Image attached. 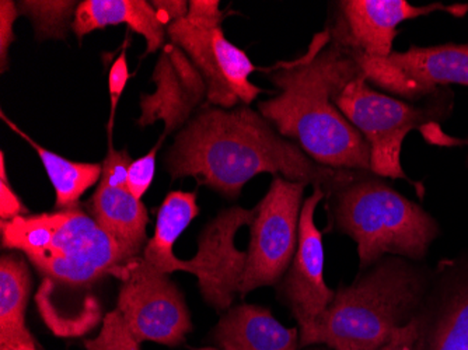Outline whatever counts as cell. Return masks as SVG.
I'll use <instances>...</instances> for the list:
<instances>
[{
    "label": "cell",
    "instance_id": "obj_2",
    "mask_svg": "<svg viewBox=\"0 0 468 350\" xmlns=\"http://www.w3.org/2000/svg\"><path fill=\"white\" fill-rule=\"evenodd\" d=\"M278 96L259 102L273 128L324 167L370 171V149L344 117L335 97L362 75L359 59L331 39L328 28L313 37L306 52L270 70Z\"/></svg>",
    "mask_w": 468,
    "mask_h": 350
},
{
    "label": "cell",
    "instance_id": "obj_4",
    "mask_svg": "<svg viewBox=\"0 0 468 350\" xmlns=\"http://www.w3.org/2000/svg\"><path fill=\"white\" fill-rule=\"evenodd\" d=\"M2 246L25 254L44 276V288L88 291L107 276L121 279L133 260L93 216L57 210L2 222Z\"/></svg>",
    "mask_w": 468,
    "mask_h": 350
},
{
    "label": "cell",
    "instance_id": "obj_25",
    "mask_svg": "<svg viewBox=\"0 0 468 350\" xmlns=\"http://www.w3.org/2000/svg\"><path fill=\"white\" fill-rule=\"evenodd\" d=\"M20 16L17 5L13 0H2L0 2V65L2 72H6L9 67V49L15 41L13 26Z\"/></svg>",
    "mask_w": 468,
    "mask_h": 350
},
{
    "label": "cell",
    "instance_id": "obj_17",
    "mask_svg": "<svg viewBox=\"0 0 468 350\" xmlns=\"http://www.w3.org/2000/svg\"><path fill=\"white\" fill-rule=\"evenodd\" d=\"M219 350H301L299 328H288L262 305H231L212 331Z\"/></svg>",
    "mask_w": 468,
    "mask_h": 350
},
{
    "label": "cell",
    "instance_id": "obj_10",
    "mask_svg": "<svg viewBox=\"0 0 468 350\" xmlns=\"http://www.w3.org/2000/svg\"><path fill=\"white\" fill-rule=\"evenodd\" d=\"M357 59L370 86L412 104L435 96L441 86H468V44L412 46L409 51H393L388 57Z\"/></svg>",
    "mask_w": 468,
    "mask_h": 350
},
{
    "label": "cell",
    "instance_id": "obj_20",
    "mask_svg": "<svg viewBox=\"0 0 468 350\" xmlns=\"http://www.w3.org/2000/svg\"><path fill=\"white\" fill-rule=\"evenodd\" d=\"M198 215L196 192H170L157 212L154 237L144 249V260L167 275L181 272L183 260L173 254V249L178 237Z\"/></svg>",
    "mask_w": 468,
    "mask_h": 350
},
{
    "label": "cell",
    "instance_id": "obj_22",
    "mask_svg": "<svg viewBox=\"0 0 468 350\" xmlns=\"http://www.w3.org/2000/svg\"><path fill=\"white\" fill-rule=\"evenodd\" d=\"M17 6L20 15L30 18L37 38L44 41V39L67 38L68 28H72L79 4L73 0H62V2L25 0V2H18Z\"/></svg>",
    "mask_w": 468,
    "mask_h": 350
},
{
    "label": "cell",
    "instance_id": "obj_11",
    "mask_svg": "<svg viewBox=\"0 0 468 350\" xmlns=\"http://www.w3.org/2000/svg\"><path fill=\"white\" fill-rule=\"evenodd\" d=\"M255 207H231L220 210L198 237V251L191 260H183L181 272L198 279L202 299L218 313H225L240 294L247 264V251L236 247V234L251 225Z\"/></svg>",
    "mask_w": 468,
    "mask_h": 350
},
{
    "label": "cell",
    "instance_id": "obj_5",
    "mask_svg": "<svg viewBox=\"0 0 468 350\" xmlns=\"http://www.w3.org/2000/svg\"><path fill=\"white\" fill-rule=\"evenodd\" d=\"M325 201V231L356 244L359 270L388 255L420 262L441 231L427 210L372 171H355Z\"/></svg>",
    "mask_w": 468,
    "mask_h": 350
},
{
    "label": "cell",
    "instance_id": "obj_31",
    "mask_svg": "<svg viewBox=\"0 0 468 350\" xmlns=\"http://www.w3.org/2000/svg\"><path fill=\"white\" fill-rule=\"evenodd\" d=\"M422 135L427 138L428 142L435 144H448V146H452V144H468L467 141H457V139L451 138V136L444 135L441 133V129H439L438 123H432V125L427 126V128L422 129Z\"/></svg>",
    "mask_w": 468,
    "mask_h": 350
},
{
    "label": "cell",
    "instance_id": "obj_8",
    "mask_svg": "<svg viewBox=\"0 0 468 350\" xmlns=\"http://www.w3.org/2000/svg\"><path fill=\"white\" fill-rule=\"evenodd\" d=\"M117 310L133 338L177 346L193 331L188 307L167 273L136 257L121 276Z\"/></svg>",
    "mask_w": 468,
    "mask_h": 350
},
{
    "label": "cell",
    "instance_id": "obj_12",
    "mask_svg": "<svg viewBox=\"0 0 468 350\" xmlns=\"http://www.w3.org/2000/svg\"><path fill=\"white\" fill-rule=\"evenodd\" d=\"M439 10L463 17L468 5L412 6L407 0H341L327 28L331 39L355 57L383 58L393 52L401 23Z\"/></svg>",
    "mask_w": 468,
    "mask_h": 350
},
{
    "label": "cell",
    "instance_id": "obj_14",
    "mask_svg": "<svg viewBox=\"0 0 468 350\" xmlns=\"http://www.w3.org/2000/svg\"><path fill=\"white\" fill-rule=\"evenodd\" d=\"M152 80L156 89L141 96L138 126L147 128L162 121L165 138L191 121L193 112L207 99V84L186 52L173 42L163 47Z\"/></svg>",
    "mask_w": 468,
    "mask_h": 350
},
{
    "label": "cell",
    "instance_id": "obj_13",
    "mask_svg": "<svg viewBox=\"0 0 468 350\" xmlns=\"http://www.w3.org/2000/svg\"><path fill=\"white\" fill-rule=\"evenodd\" d=\"M324 199V191L320 186H313V194L304 199L296 254L291 267L276 284L278 299L297 321V328L320 317L335 296V291L328 288L325 281L324 241L314 217L318 204Z\"/></svg>",
    "mask_w": 468,
    "mask_h": 350
},
{
    "label": "cell",
    "instance_id": "obj_30",
    "mask_svg": "<svg viewBox=\"0 0 468 350\" xmlns=\"http://www.w3.org/2000/svg\"><path fill=\"white\" fill-rule=\"evenodd\" d=\"M412 341H414V325L410 321L406 326H402L391 336L388 344L383 345L378 350H412Z\"/></svg>",
    "mask_w": 468,
    "mask_h": 350
},
{
    "label": "cell",
    "instance_id": "obj_18",
    "mask_svg": "<svg viewBox=\"0 0 468 350\" xmlns=\"http://www.w3.org/2000/svg\"><path fill=\"white\" fill-rule=\"evenodd\" d=\"M128 26L146 39V54L165 47L167 28L160 23L151 2L146 0H84L79 4L72 31L79 39L112 26Z\"/></svg>",
    "mask_w": 468,
    "mask_h": 350
},
{
    "label": "cell",
    "instance_id": "obj_33",
    "mask_svg": "<svg viewBox=\"0 0 468 350\" xmlns=\"http://www.w3.org/2000/svg\"><path fill=\"white\" fill-rule=\"evenodd\" d=\"M302 350H331V349H328L327 346H322V345H317V346L304 347V349H302Z\"/></svg>",
    "mask_w": 468,
    "mask_h": 350
},
{
    "label": "cell",
    "instance_id": "obj_7",
    "mask_svg": "<svg viewBox=\"0 0 468 350\" xmlns=\"http://www.w3.org/2000/svg\"><path fill=\"white\" fill-rule=\"evenodd\" d=\"M306 186L275 175L264 198L255 205L241 296L265 286H276L291 267L299 243Z\"/></svg>",
    "mask_w": 468,
    "mask_h": 350
},
{
    "label": "cell",
    "instance_id": "obj_6",
    "mask_svg": "<svg viewBox=\"0 0 468 350\" xmlns=\"http://www.w3.org/2000/svg\"><path fill=\"white\" fill-rule=\"evenodd\" d=\"M334 101L369 144L370 171L386 180L409 181L422 191L402 168V143L411 131L435 123L438 110L375 90L364 76L349 83Z\"/></svg>",
    "mask_w": 468,
    "mask_h": 350
},
{
    "label": "cell",
    "instance_id": "obj_34",
    "mask_svg": "<svg viewBox=\"0 0 468 350\" xmlns=\"http://www.w3.org/2000/svg\"><path fill=\"white\" fill-rule=\"evenodd\" d=\"M84 346H86V349L88 350H100L99 347L94 346V345L91 344L90 341L84 342Z\"/></svg>",
    "mask_w": 468,
    "mask_h": 350
},
{
    "label": "cell",
    "instance_id": "obj_9",
    "mask_svg": "<svg viewBox=\"0 0 468 350\" xmlns=\"http://www.w3.org/2000/svg\"><path fill=\"white\" fill-rule=\"evenodd\" d=\"M167 36L204 78L207 104L233 110L239 104H251L265 93L250 80L257 70L254 63L243 49L226 38L222 26H196L183 18L168 26Z\"/></svg>",
    "mask_w": 468,
    "mask_h": 350
},
{
    "label": "cell",
    "instance_id": "obj_28",
    "mask_svg": "<svg viewBox=\"0 0 468 350\" xmlns=\"http://www.w3.org/2000/svg\"><path fill=\"white\" fill-rule=\"evenodd\" d=\"M186 20L196 26H222L225 13L218 0H191Z\"/></svg>",
    "mask_w": 468,
    "mask_h": 350
},
{
    "label": "cell",
    "instance_id": "obj_15",
    "mask_svg": "<svg viewBox=\"0 0 468 350\" xmlns=\"http://www.w3.org/2000/svg\"><path fill=\"white\" fill-rule=\"evenodd\" d=\"M411 321L412 350H468V265H441Z\"/></svg>",
    "mask_w": 468,
    "mask_h": 350
},
{
    "label": "cell",
    "instance_id": "obj_21",
    "mask_svg": "<svg viewBox=\"0 0 468 350\" xmlns=\"http://www.w3.org/2000/svg\"><path fill=\"white\" fill-rule=\"evenodd\" d=\"M2 120L36 150L42 165L46 168L47 175L54 186L55 195H57L55 207L58 210L78 207L84 192L101 180L102 163L100 164V163L72 162V160L65 159L57 153L39 146L27 133H23L12 121L7 120L4 112H2Z\"/></svg>",
    "mask_w": 468,
    "mask_h": 350
},
{
    "label": "cell",
    "instance_id": "obj_1",
    "mask_svg": "<svg viewBox=\"0 0 468 350\" xmlns=\"http://www.w3.org/2000/svg\"><path fill=\"white\" fill-rule=\"evenodd\" d=\"M165 167L173 180L194 177L231 201L260 174L320 186L327 195L355 173L313 162L250 105H202L168 149Z\"/></svg>",
    "mask_w": 468,
    "mask_h": 350
},
{
    "label": "cell",
    "instance_id": "obj_3",
    "mask_svg": "<svg viewBox=\"0 0 468 350\" xmlns=\"http://www.w3.org/2000/svg\"><path fill=\"white\" fill-rule=\"evenodd\" d=\"M430 273L401 257H385L335 291L320 317L299 328V345L331 350H378L417 314Z\"/></svg>",
    "mask_w": 468,
    "mask_h": 350
},
{
    "label": "cell",
    "instance_id": "obj_29",
    "mask_svg": "<svg viewBox=\"0 0 468 350\" xmlns=\"http://www.w3.org/2000/svg\"><path fill=\"white\" fill-rule=\"evenodd\" d=\"M151 4L160 23L165 28L176 21L183 20L188 15V2L184 0H154Z\"/></svg>",
    "mask_w": 468,
    "mask_h": 350
},
{
    "label": "cell",
    "instance_id": "obj_27",
    "mask_svg": "<svg viewBox=\"0 0 468 350\" xmlns=\"http://www.w3.org/2000/svg\"><path fill=\"white\" fill-rule=\"evenodd\" d=\"M130 79V68H128V60H126L125 48H123L120 57L112 63L109 75L110 101H112V114H110L109 123L110 139H112V126H114L115 110H117L118 102H120L121 96H122L126 83Z\"/></svg>",
    "mask_w": 468,
    "mask_h": 350
},
{
    "label": "cell",
    "instance_id": "obj_23",
    "mask_svg": "<svg viewBox=\"0 0 468 350\" xmlns=\"http://www.w3.org/2000/svg\"><path fill=\"white\" fill-rule=\"evenodd\" d=\"M90 342L100 350H139V342L128 330L118 310L105 315L99 336Z\"/></svg>",
    "mask_w": 468,
    "mask_h": 350
},
{
    "label": "cell",
    "instance_id": "obj_26",
    "mask_svg": "<svg viewBox=\"0 0 468 350\" xmlns=\"http://www.w3.org/2000/svg\"><path fill=\"white\" fill-rule=\"evenodd\" d=\"M26 213H27V207L23 205L10 186L6 173V162H5V152H2L0 153V217H2V222H7L18 216H25Z\"/></svg>",
    "mask_w": 468,
    "mask_h": 350
},
{
    "label": "cell",
    "instance_id": "obj_32",
    "mask_svg": "<svg viewBox=\"0 0 468 350\" xmlns=\"http://www.w3.org/2000/svg\"><path fill=\"white\" fill-rule=\"evenodd\" d=\"M0 350H37L36 345H13V346H0Z\"/></svg>",
    "mask_w": 468,
    "mask_h": 350
},
{
    "label": "cell",
    "instance_id": "obj_19",
    "mask_svg": "<svg viewBox=\"0 0 468 350\" xmlns=\"http://www.w3.org/2000/svg\"><path fill=\"white\" fill-rule=\"evenodd\" d=\"M31 273L20 255L10 252L0 260V346L36 345L26 325Z\"/></svg>",
    "mask_w": 468,
    "mask_h": 350
},
{
    "label": "cell",
    "instance_id": "obj_35",
    "mask_svg": "<svg viewBox=\"0 0 468 350\" xmlns=\"http://www.w3.org/2000/svg\"><path fill=\"white\" fill-rule=\"evenodd\" d=\"M197 350H219L218 347H202V349H197Z\"/></svg>",
    "mask_w": 468,
    "mask_h": 350
},
{
    "label": "cell",
    "instance_id": "obj_24",
    "mask_svg": "<svg viewBox=\"0 0 468 350\" xmlns=\"http://www.w3.org/2000/svg\"><path fill=\"white\" fill-rule=\"evenodd\" d=\"M162 142L163 138L151 152L139 157V159L133 160L130 167H128L126 186L135 198H144V195L146 194L147 189L151 188L152 183H154V174H156L157 152H159Z\"/></svg>",
    "mask_w": 468,
    "mask_h": 350
},
{
    "label": "cell",
    "instance_id": "obj_16",
    "mask_svg": "<svg viewBox=\"0 0 468 350\" xmlns=\"http://www.w3.org/2000/svg\"><path fill=\"white\" fill-rule=\"evenodd\" d=\"M133 159L126 150L114 149L102 162V175L91 198V213L96 222L133 258L146 247L149 223L146 207L126 186V173Z\"/></svg>",
    "mask_w": 468,
    "mask_h": 350
}]
</instances>
